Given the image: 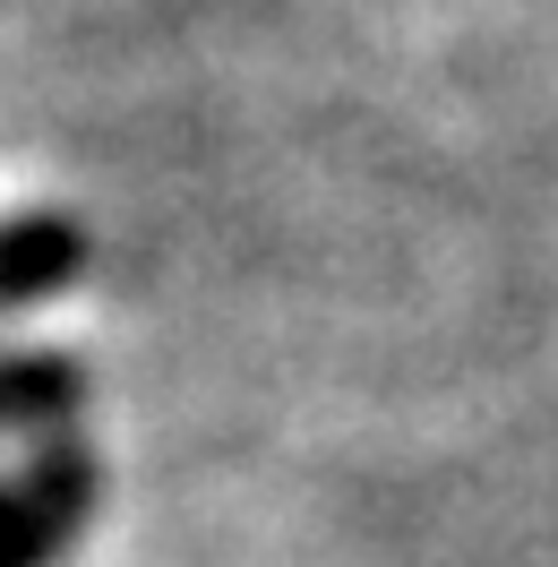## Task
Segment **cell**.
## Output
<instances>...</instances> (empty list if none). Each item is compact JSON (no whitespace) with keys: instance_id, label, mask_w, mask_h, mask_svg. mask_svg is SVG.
Wrapping results in <instances>:
<instances>
[{"instance_id":"obj_1","label":"cell","mask_w":558,"mask_h":567,"mask_svg":"<svg viewBox=\"0 0 558 567\" xmlns=\"http://www.w3.org/2000/svg\"><path fill=\"white\" fill-rule=\"evenodd\" d=\"M70 267H78V233H70V224H52V215H18V224H0V301L52 292Z\"/></svg>"},{"instance_id":"obj_2","label":"cell","mask_w":558,"mask_h":567,"mask_svg":"<svg viewBox=\"0 0 558 567\" xmlns=\"http://www.w3.org/2000/svg\"><path fill=\"white\" fill-rule=\"evenodd\" d=\"M70 491H78V464H43V473L0 482V567H18L43 533L70 516Z\"/></svg>"},{"instance_id":"obj_3","label":"cell","mask_w":558,"mask_h":567,"mask_svg":"<svg viewBox=\"0 0 558 567\" xmlns=\"http://www.w3.org/2000/svg\"><path fill=\"white\" fill-rule=\"evenodd\" d=\"M78 395V379L61 361H35V353H0V430H27V422H52L61 404Z\"/></svg>"}]
</instances>
